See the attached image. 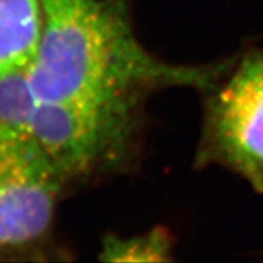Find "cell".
I'll return each mask as SVG.
<instances>
[{"label":"cell","mask_w":263,"mask_h":263,"mask_svg":"<svg viewBox=\"0 0 263 263\" xmlns=\"http://www.w3.org/2000/svg\"><path fill=\"white\" fill-rule=\"evenodd\" d=\"M133 100L39 102L28 135L63 179L93 168L128 135Z\"/></svg>","instance_id":"cell-3"},{"label":"cell","mask_w":263,"mask_h":263,"mask_svg":"<svg viewBox=\"0 0 263 263\" xmlns=\"http://www.w3.org/2000/svg\"><path fill=\"white\" fill-rule=\"evenodd\" d=\"M170 238L164 231H152L132 239H109L102 259L113 262H157L170 259Z\"/></svg>","instance_id":"cell-7"},{"label":"cell","mask_w":263,"mask_h":263,"mask_svg":"<svg viewBox=\"0 0 263 263\" xmlns=\"http://www.w3.org/2000/svg\"><path fill=\"white\" fill-rule=\"evenodd\" d=\"M39 101L32 90L28 69L0 80V122L27 133Z\"/></svg>","instance_id":"cell-6"},{"label":"cell","mask_w":263,"mask_h":263,"mask_svg":"<svg viewBox=\"0 0 263 263\" xmlns=\"http://www.w3.org/2000/svg\"><path fill=\"white\" fill-rule=\"evenodd\" d=\"M42 28L41 0H0V80L31 66Z\"/></svg>","instance_id":"cell-5"},{"label":"cell","mask_w":263,"mask_h":263,"mask_svg":"<svg viewBox=\"0 0 263 263\" xmlns=\"http://www.w3.org/2000/svg\"><path fill=\"white\" fill-rule=\"evenodd\" d=\"M41 45L28 78L39 102L132 100L160 86L207 87L218 70L163 62L137 41L120 0H41Z\"/></svg>","instance_id":"cell-1"},{"label":"cell","mask_w":263,"mask_h":263,"mask_svg":"<svg viewBox=\"0 0 263 263\" xmlns=\"http://www.w3.org/2000/svg\"><path fill=\"white\" fill-rule=\"evenodd\" d=\"M62 181L31 136L0 122V251L45 234Z\"/></svg>","instance_id":"cell-2"},{"label":"cell","mask_w":263,"mask_h":263,"mask_svg":"<svg viewBox=\"0 0 263 263\" xmlns=\"http://www.w3.org/2000/svg\"><path fill=\"white\" fill-rule=\"evenodd\" d=\"M210 137L218 156L263 191V55L245 59L215 97Z\"/></svg>","instance_id":"cell-4"}]
</instances>
